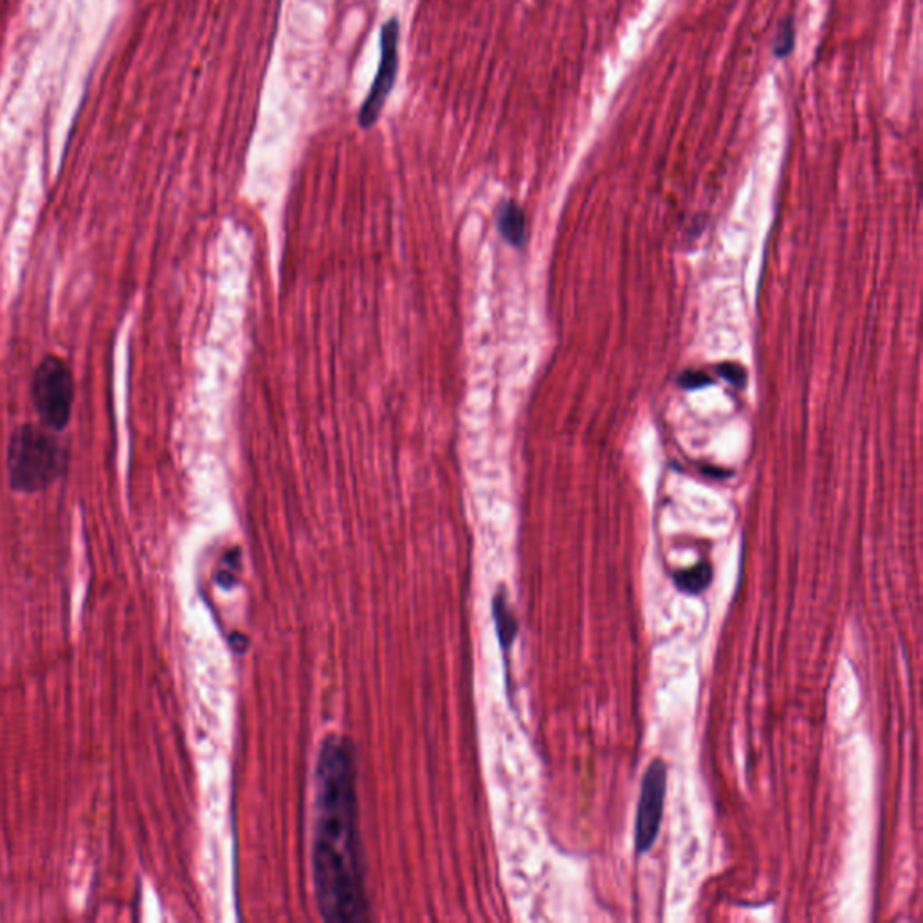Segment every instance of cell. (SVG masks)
<instances>
[{"label":"cell","mask_w":923,"mask_h":923,"mask_svg":"<svg viewBox=\"0 0 923 923\" xmlns=\"http://www.w3.org/2000/svg\"><path fill=\"white\" fill-rule=\"evenodd\" d=\"M358 813L352 747L328 736L316 767L313 832L314 893L327 922L369 919Z\"/></svg>","instance_id":"6da1fadb"},{"label":"cell","mask_w":923,"mask_h":923,"mask_svg":"<svg viewBox=\"0 0 923 923\" xmlns=\"http://www.w3.org/2000/svg\"><path fill=\"white\" fill-rule=\"evenodd\" d=\"M64 470L66 453L46 429L24 425L13 431L8 448V474L13 489L19 493L46 489Z\"/></svg>","instance_id":"7a4b0ae2"},{"label":"cell","mask_w":923,"mask_h":923,"mask_svg":"<svg viewBox=\"0 0 923 923\" xmlns=\"http://www.w3.org/2000/svg\"><path fill=\"white\" fill-rule=\"evenodd\" d=\"M31 397L46 428L64 429L71 420L75 384L71 370L60 358L47 356L36 367Z\"/></svg>","instance_id":"3957f363"},{"label":"cell","mask_w":923,"mask_h":923,"mask_svg":"<svg viewBox=\"0 0 923 923\" xmlns=\"http://www.w3.org/2000/svg\"><path fill=\"white\" fill-rule=\"evenodd\" d=\"M667 768L655 759L642 777L641 798L635 818V849L639 855L650 852L661 832L662 813L666 801Z\"/></svg>","instance_id":"277c9868"},{"label":"cell","mask_w":923,"mask_h":923,"mask_svg":"<svg viewBox=\"0 0 923 923\" xmlns=\"http://www.w3.org/2000/svg\"><path fill=\"white\" fill-rule=\"evenodd\" d=\"M399 35L397 19H390L381 30V61H379L378 75H375L369 97L364 98L359 111V125L363 128H370L378 123L390 92L394 91L395 78L399 69Z\"/></svg>","instance_id":"5b68a950"},{"label":"cell","mask_w":923,"mask_h":923,"mask_svg":"<svg viewBox=\"0 0 923 923\" xmlns=\"http://www.w3.org/2000/svg\"><path fill=\"white\" fill-rule=\"evenodd\" d=\"M498 229L507 243L520 248L525 243V215L516 202H504L498 212Z\"/></svg>","instance_id":"8992f818"},{"label":"cell","mask_w":923,"mask_h":923,"mask_svg":"<svg viewBox=\"0 0 923 923\" xmlns=\"http://www.w3.org/2000/svg\"><path fill=\"white\" fill-rule=\"evenodd\" d=\"M712 572L711 563H707V561H701L698 565L691 566V569H686V571H678L673 574V581H675V586L678 590L684 592V594H701V592L707 590L712 583Z\"/></svg>","instance_id":"52a82bcc"},{"label":"cell","mask_w":923,"mask_h":923,"mask_svg":"<svg viewBox=\"0 0 923 923\" xmlns=\"http://www.w3.org/2000/svg\"><path fill=\"white\" fill-rule=\"evenodd\" d=\"M495 616L496 626H498L499 642L504 650H509L510 644L515 642L516 633H518V622H516L509 605H507V597L505 594H498L495 599Z\"/></svg>","instance_id":"ba28073f"},{"label":"cell","mask_w":923,"mask_h":923,"mask_svg":"<svg viewBox=\"0 0 923 923\" xmlns=\"http://www.w3.org/2000/svg\"><path fill=\"white\" fill-rule=\"evenodd\" d=\"M793 42H796V25L790 19H787L777 31L776 41H774V55L777 58H787L792 53Z\"/></svg>","instance_id":"9c48e42d"},{"label":"cell","mask_w":923,"mask_h":923,"mask_svg":"<svg viewBox=\"0 0 923 923\" xmlns=\"http://www.w3.org/2000/svg\"><path fill=\"white\" fill-rule=\"evenodd\" d=\"M718 372H720V375H722L725 381H729L732 386H738V389H743L745 383H747V372H745L740 364H720V367H718Z\"/></svg>","instance_id":"30bf717a"},{"label":"cell","mask_w":923,"mask_h":923,"mask_svg":"<svg viewBox=\"0 0 923 923\" xmlns=\"http://www.w3.org/2000/svg\"><path fill=\"white\" fill-rule=\"evenodd\" d=\"M709 383H711V379L707 378L700 370H689V372H684L678 378V384H680L682 389L687 390L701 389V386H707Z\"/></svg>","instance_id":"8fae6325"}]
</instances>
